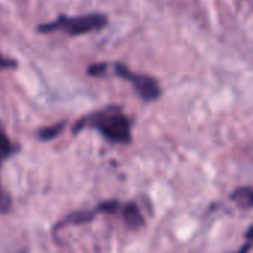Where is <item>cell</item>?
I'll return each mask as SVG.
<instances>
[{"instance_id":"obj_6","label":"cell","mask_w":253,"mask_h":253,"mask_svg":"<svg viewBox=\"0 0 253 253\" xmlns=\"http://www.w3.org/2000/svg\"><path fill=\"white\" fill-rule=\"evenodd\" d=\"M233 200H236L239 203V206L243 208H251L253 202V194L251 188H242L239 191H236L233 194Z\"/></svg>"},{"instance_id":"obj_5","label":"cell","mask_w":253,"mask_h":253,"mask_svg":"<svg viewBox=\"0 0 253 253\" xmlns=\"http://www.w3.org/2000/svg\"><path fill=\"white\" fill-rule=\"evenodd\" d=\"M123 216H125V221L129 227L138 228L144 224V219H142V216H141V213L135 205H127L123 209Z\"/></svg>"},{"instance_id":"obj_10","label":"cell","mask_w":253,"mask_h":253,"mask_svg":"<svg viewBox=\"0 0 253 253\" xmlns=\"http://www.w3.org/2000/svg\"><path fill=\"white\" fill-rule=\"evenodd\" d=\"M251 242H252V240H251V239H248V243H246V245L243 246V249H240V251H239L237 253H248V252H249V249H251V245H252Z\"/></svg>"},{"instance_id":"obj_4","label":"cell","mask_w":253,"mask_h":253,"mask_svg":"<svg viewBox=\"0 0 253 253\" xmlns=\"http://www.w3.org/2000/svg\"><path fill=\"white\" fill-rule=\"evenodd\" d=\"M16 151H18V145L12 144L10 139L7 138V135H6L3 130H0V169H1L3 162H4L9 156L15 154ZM10 205H12L10 197H9V194L3 190L1 182H0V213H7V212L10 211Z\"/></svg>"},{"instance_id":"obj_1","label":"cell","mask_w":253,"mask_h":253,"mask_svg":"<svg viewBox=\"0 0 253 253\" xmlns=\"http://www.w3.org/2000/svg\"><path fill=\"white\" fill-rule=\"evenodd\" d=\"M87 126L99 130L111 142L127 144L132 139L129 119L119 108H114V107L105 108L102 111H98V113L83 119L74 127V132H79L80 129L87 127Z\"/></svg>"},{"instance_id":"obj_9","label":"cell","mask_w":253,"mask_h":253,"mask_svg":"<svg viewBox=\"0 0 253 253\" xmlns=\"http://www.w3.org/2000/svg\"><path fill=\"white\" fill-rule=\"evenodd\" d=\"M105 71V64H101V65H93L89 68V73L93 74V76H98V74H102Z\"/></svg>"},{"instance_id":"obj_8","label":"cell","mask_w":253,"mask_h":253,"mask_svg":"<svg viewBox=\"0 0 253 253\" xmlns=\"http://www.w3.org/2000/svg\"><path fill=\"white\" fill-rule=\"evenodd\" d=\"M15 65H16L15 61L9 59V58L3 56V55L0 53V70H3V68H10V67H15Z\"/></svg>"},{"instance_id":"obj_7","label":"cell","mask_w":253,"mask_h":253,"mask_svg":"<svg viewBox=\"0 0 253 253\" xmlns=\"http://www.w3.org/2000/svg\"><path fill=\"white\" fill-rule=\"evenodd\" d=\"M64 126H65L64 122H61V123H58L55 126H49V127H46V129H43V130L39 132V138L43 139V141L52 139V138H55V136H58L61 133V130L64 129Z\"/></svg>"},{"instance_id":"obj_3","label":"cell","mask_w":253,"mask_h":253,"mask_svg":"<svg viewBox=\"0 0 253 253\" xmlns=\"http://www.w3.org/2000/svg\"><path fill=\"white\" fill-rule=\"evenodd\" d=\"M116 73L129 80L133 87L136 89L138 95L144 99V101H154L160 96V87L157 84V82L148 76H144V74H136V73H132L129 71L125 65L122 64H116Z\"/></svg>"},{"instance_id":"obj_2","label":"cell","mask_w":253,"mask_h":253,"mask_svg":"<svg viewBox=\"0 0 253 253\" xmlns=\"http://www.w3.org/2000/svg\"><path fill=\"white\" fill-rule=\"evenodd\" d=\"M108 24V19L105 15L101 13H89V15H82V16H59L58 19L43 24L39 27V31L42 33H49L55 30H64L70 36H80V34H87L96 30L104 28Z\"/></svg>"}]
</instances>
